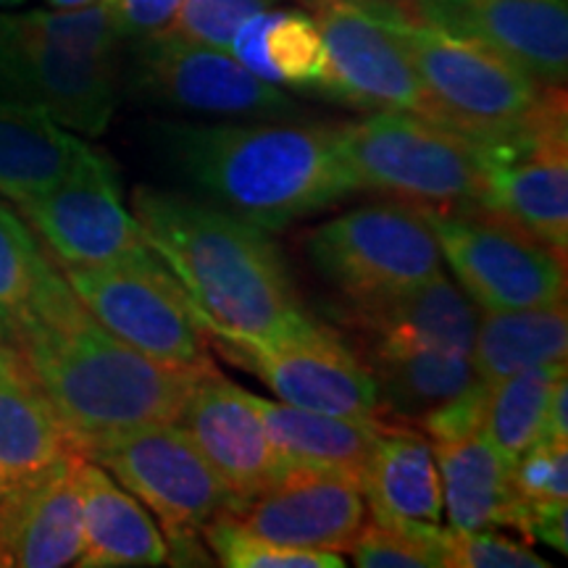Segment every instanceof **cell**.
<instances>
[{"mask_svg":"<svg viewBox=\"0 0 568 568\" xmlns=\"http://www.w3.org/2000/svg\"><path fill=\"white\" fill-rule=\"evenodd\" d=\"M11 345L24 355L82 456L140 426L176 422L205 374L163 366L111 335L74 295L59 264Z\"/></svg>","mask_w":568,"mask_h":568,"instance_id":"cell-1","label":"cell"},{"mask_svg":"<svg viewBox=\"0 0 568 568\" xmlns=\"http://www.w3.org/2000/svg\"><path fill=\"white\" fill-rule=\"evenodd\" d=\"M153 138L195 197L266 232L287 230L358 193L332 124L159 122Z\"/></svg>","mask_w":568,"mask_h":568,"instance_id":"cell-2","label":"cell"},{"mask_svg":"<svg viewBox=\"0 0 568 568\" xmlns=\"http://www.w3.org/2000/svg\"><path fill=\"white\" fill-rule=\"evenodd\" d=\"M132 216L205 335L276 339L308 318L284 255L261 226L195 195L155 187L134 190Z\"/></svg>","mask_w":568,"mask_h":568,"instance_id":"cell-3","label":"cell"},{"mask_svg":"<svg viewBox=\"0 0 568 568\" xmlns=\"http://www.w3.org/2000/svg\"><path fill=\"white\" fill-rule=\"evenodd\" d=\"M119 38L111 9L0 13L3 95L45 111L63 130L98 138L119 103Z\"/></svg>","mask_w":568,"mask_h":568,"instance_id":"cell-4","label":"cell"},{"mask_svg":"<svg viewBox=\"0 0 568 568\" xmlns=\"http://www.w3.org/2000/svg\"><path fill=\"white\" fill-rule=\"evenodd\" d=\"M385 17L439 124L493 138L527 122L537 109L545 84L477 34L445 24L414 3L385 0Z\"/></svg>","mask_w":568,"mask_h":568,"instance_id":"cell-5","label":"cell"},{"mask_svg":"<svg viewBox=\"0 0 568 568\" xmlns=\"http://www.w3.org/2000/svg\"><path fill=\"white\" fill-rule=\"evenodd\" d=\"M337 148L358 190L424 211L481 209L477 138L406 111L337 124Z\"/></svg>","mask_w":568,"mask_h":568,"instance_id":"cell-6","label":"cell"},{"mask_svg":"<svg viewBox=\"0 0 568 568\" xmlns=\"http://www.w3.org/2000/svg\"><path fill=\"white\" fill-rule=\"evenodd\" d=\"M88 458L159 516L169 564L211 566L203 527L237 514V503L180 422L140 426L98 445Z\"/></svg>","mask_w":568,"mask_h":568,"instance_id":"cell-7","label":"cell"},{"mask_svg":"<svg viewBox=\"0 0 568 568\" xmlns=\"http://www.w3.org/2000/svg\"><path fill=\"white\" fill-rule=\"evenodd\" d=\"M481 209L518 226L566 261L568 111L564 84H545L537 109L514 130L477 138Z\"/></svg>","mask_w":568,"mask_h":568,"instance_id":"cell-8","label":"cell"},{"mask_svg":"<svg viewBox=\"0 0 568 568\" xmlns=\"http://www.w3.org/2000/svg\"><path fill=\"white\" fill-rule=\"evenodd\" d=\"M305 251L343 303L385 301L443 272V251L424 211L403 201L339 213L308 234Z\"/></svg>","mask_w":568,"mask_h":568,"instance_id":"cell-9","label":"cell"},{"mask_svg":"<svg viewBox=\"0 0 568 568\" xmlns=\"http://www.w3.org/2000/svg\"><path fill=\"white\" fill-rule=\"evenodd\" d=\"M61 272L84 308L134 351L172 368H216L193 303L159 255L109 266H63Z\"/></svg>","mask_w":568,"mask_h":568,"instance_id":"cell-10","label":"cell"},{"mask_svg":"<svg viewBox=\"0 0 568 568\" xmlns=\"http://www.w3.org/2000/svg\"><path fill=\"white\" fill-rule=\"evenodd\" d=\"M232 364L258 376L287 406L314 414L385 422L374 376L364 358L351 351L329 326L305 318L297 329L276 339L211 332Z\"/></svg>","mask_w":568,"mask_h":568,"instance_id":"cell-11","label":"cell"},{"mask_svg":"<svg viewBox=\"0 0 568 568\" xmlns=\"http://www.w3.org/2000/svg\"><path fill=\"white\" fill-rule=\"evenodd\" d=\"M424 211V209H422ZM443 261L479 311L566 301V261L485 209L424 211Z\"/></svg>","mask_w":568,"mask_h":568,"instance_id":"cell-12","label":"cell"},{"mask_svg":"<svg viewBox=\"0 0 568 568\" xmlns=\"http://www.w3.org/2000/svg\"><path fill=\"white\" fill-rule=\"evenodd\" d=\"M130 88L163 109L216 119H295L301 113L280 84L251 74L226 51L163 30L132 40Z\"/></svg>","mask_w":568,"mask_h":568,"instance_id":"cell-13","label":"cell"},{"mask_svg":"<svg viewBox=\"0 0 568 568\" xmlns=\"http://www.w3.org/2000/svg\"><path fill=\"white\" fill-rule=\"evenodd\" d=\"M59 266H109L155 255L138 219L126 211L116 166L109 155L84 148L51 190L19 203Z\"/></svg>","mask_w":568,"mask_h":568,"instance_id":"cell-14","label":"cell"},{"mask_svg":"<svg viewBox=\"0 0 568 568\" xmlns=\"http://www.w3.org/2000/svg\"><path fill=\"white\" fill-rule=\"evenodd\" d=\"M308 6L329 59L322 95L355 109L406 111L437 122L435 105L389 30L385 0H308Z\"/></svg>","mask_w":568,"mask_h":568,"instance_id":"cell-15","label":"cell"},{"mask_svg":"<svg viewBox=\"0 0 568 568\" xmlns=\"http://www.w3.org/2000/svg\"><path fill=\"white\" fill-rule=\"evenodd\" d=\"M234 518L284 548L347 552L366 524V497L358 481L343 474L282 466L272 485Z\"/></svg>","mask_w":568,"mask_h":568,"instance_id":"cell-16","label":"cell"},{"mask_svg":"<svg viewBox=\"0 0 568 568\" xmlns=\"http://www.w3.org/2000/svg\"><path fill=\"white\" fill-rule=\"evenodd\" d=\"M176 422L230 489L237 514L280 474V456L253 406L251 393L216 368L197 376Z\"/></svg>","mask_w":568,"mask_h":568,"instance_id":"cell-17","label":"cell"},{"mask_svg":"<svg viewBox=\"0 0 568 568\" xmlns=\"http://www.w3.org/2000/svg\"><path fill=\"white\" fill-rule=\"evenodd\" d=\"M339 322L358 332L361 351H447L471 355L479 308L445 272L408 293L374 303H343Z\"/></svg>","mask_w":568,"mask_h":568,"instance_id":"cell-18","label":"cell"},{"mask_svg":"<svg viewBox=\"0 0 568 568\" xmlns=\"http://www.w3.org/2000/svg\"><path fill=\"white\" fill-rule=\"evenodd\" d=\"M414 6L445 24L477 34L539 84L566 82V0H414Z\"/></svg>","mask_w":568,"mask_h":568,"instance_id":"cell-19","label":"cell"},{"mask_svg":"<svg viewBox=\"0 0 568 568\" xmlns=\"http://www.w3.org/2000/svg\"><path fill=\"white\" fill-rule=\"evenodd\" d=\"M71 453L32 485L0 503V568H61L84 545L82 497Z\"/></svg>","mask_w":568,"mask_h":568,"instance_id":"cell-20","label":"cell"},{"mask_svg":"<svg viewBox=\"0 0 568 568\" xmlns=\"http://www.w3.org/2000/svg\"><path fill=\"white\" fill-rule=\"evenodd\" d=\"M74 450L24 355L0 339V503L32 485Z\"/></svg>","mask_w":568,"mask_h":568,"instance_id":"cell-21","label":"cell"},{"mask_svg":"<svg viewBox=\"0 0 568 568\" xmlns=\"http://www.w3.org/2000/svg\"><path fill=\"white\" fill-rule=\"evenodd\" d=\"M74 474L84 518V545L74 566L130 568L169 564L163 531L130 489L82 453L74 460Z\"/></svg>","mask_w":568,"mask_h":568,"instance_id":"cell-22","label":"cell"},{"mask_svg":"<svg viewBox=\"0 0 568 568\" xmlns=\"http://www.w3.org/2000/svg\"><path fill=\"white\" fill-rule=\"evenodd\" d=\"M361 493L376 524H437L443 485L432 443L406 424H387L361 474Z\"/></svg>","mask_w":568,"mask_h":568,"instance_id":"cell-23","label":"cell"},{"mask_svg":"<svg viewBox=\"0 0 568 568\" xmlns=\"http://www.w3.org/2000/svg\"><path fill=\"white\" fill-rule=\"evenodd\" d=\"M266 435L272 439L282 466H311L343 474L361 485V474L372 458L376 439L389 422H358V418L326 416L301 410L287 403L251 395Z\"/></svg>","mask_w":568,"mask_h":568,"instance_id":"cell-24","label":"cell"},{"mask_svg":"<svg viewBox=\"0 0 568 568\" xmlns=\"http://www.w3.org/2000/svg\"><path fill=\"white\" fill-rule=\"evenodd\" d=\"M374 376L382 414L389 424L414 426L479 379L471 355L406 347L358 353Z\"/></svg>","mask_w":568,"mask_h":568,"instance_id":"cell-25","label":"cell"},{"mask_svg":"<svg viewBox=\"0 0 568 568\" xmlns=\"http://www.w3.org/2000/svg\"><path fill=\"white\" fill-rule=\"evenodd\" d=\"M437 460L443 506L453 529L510 527L518 495L510 487V471L479 432L432 443Z\"/></svg>","mask_w":568,"mask_h":568,"instance_id":"cell-26","label":"cell"},{"mask_svg":"<svg viewBox=\"0 0 568 568\" xmlns=\"http://www.w3.org/2000/svg\"><path fill=\"white\" fill-rule=\"evenodd\" d=\"M84 148L45 111L0 95V197L32 201L51 190Z\"/></svg>","mask_w":568,"mask_h":568,"instance_id":"cell-27","label":"cell"},{"mask_svg":"<svg viewBox=\"0 0 568 568\" xmlns=\"http://www.w3.org/2000/svg\"><path fill=\"white\" fill-rule=\"evenodd\" d=\"M568 355L566 301L516 311H481L471 364L479 382H495L535 366L560 364Z\"/></svg>","mask_w":568,"mask_h":568,"instance_id":"cell-28","label":"cell"},{"mask_svg":"<svg viewBox=\"0 0 568 568\" xmlns=\"http://www.w3.org/2000/svg\"><path fill=\"white\" fill-rule=\"evenodd\" d=\"M566 374V361H560L527 368L489 385L481 435L489 439L508 471L531 445L542 439L550 395Z\"/></svg>","mask_w":568,"mask_h":568,"instance_id":"cell-29","label":"cell"},{"mask_svg":"<svg viewBox=\"0 0 568 568\" xmlns=\"http://www.w3.org/2000/svg\"><path fill=\"white\" fill-rule=\"evenodd\" d=\"M53 268L30 224L0 203V339L13 343Z\"/></svg>","mask_w":568,"mask_h":568,"instance_id":"cell-30","label":"cell"},{"mask_svg":"<svg viewBox=\"0 0 568 568\" xmlns=\"http://www.w3.org/2000/svg\"><path fill=\"white\" fill-rule=\"evenodd\" d=\"M264 61L272 84L322 92L329 59L314 17L305 11L268 9L264 13Z\"/></svg>","mask_w":568,"mask_h":568,"instance_id":"cell-31","label":"cell"},{"mask_svg":"<svg viewBox=\"0 0 568 568\" xmlns=\"http://www.w3.org/2000/svg\"><path fill=\"white\" fill-rule=\"evenodd\" d=\"M213 558L230 568H343V552L284 548L253 535L234 516H219L203 527Z\"/></svg>","mask_w":568,"mask_h":568,"instance_id":"cell-32","label":"cell"},{"mask_svg":"<svg viewBox=\"0 0 568 568\" xmlns=\"http://www.w3.org/2000/svg\"><path fill=\"white\" fill-rule=\"evenodd\" d=\"M347 552L361 568H445L437 524H364Z\"/></svg>","mask_w":568,"mask_h":568,"instance_id":"cell-33","label":"cell"},{"mask_svg":"<svg viewBox=\"0 0 568 568\" xmlns=\"http://www.w3.org/2000/svg\"><path fill=\"white\" fill-rule=\"evenodd\" d=\"M274 6L276 0H182L166 30L190 42L230 53L234 32L243 27V21Z\"/></svg>","mask_w":568,"mask_h":568,"instance_id":"cell-34","label":"cell"},{"mask_svg":"<svg viewBox=\"0 0 568 568\" xmlns=\"http://www.w3.org/2000/svg\"><path fill=\"white\" fill-rule=\"evenodd\" d=\"M445 568H545L550 566L524 542L495 529H443Z\"/></svg>","mask_w":568,"mask_h":568,"instance_id":"cell-35","label":"cell"},{"mask_svg":"<svg viewBox=\"0 0 568 568\" xmlns=\"http://www.w3.org/2000/svg\"><path fill=\"white\" fill-rule=\"evenodd\" d=\"M510 487L521 500H568V447L539 439L510 466Z\"/></svg>","mask_w":568,"mask_h":568,"instance_id":"cell-36","label":"cell"},{"mask_svg":"<svg viewBox=\"0 0 568 568\" xmlns=\"http://www.w3.org/2000/svg\"><path fill=\"white\" fill-rule=\"evenodd\" d=\"M510 529H518L527 539L550 545L560 556L568 552V508L566 500H521L518 497Z\"/></svg>","mask_w":568,"mask_h":568,"instance_id":"cell-37","label":"cell"},{"mask_svg":"<svg viewBox=\"0 0 568 568\" xmlns=\"http://www.w3.org/2000/svg\"><path fill=\"white\" fill-rule=\"evenodd\" d=\"M122 40L151 38L163 32L180 11L182 0H103Z\"/></svg>","mask_w":568,"mask_h":568,"instance_id":"cell-38","label":"cell"},{"mask_svg":"<svg viewBox=\"0 0 568 568\" xmlns=\"http://www.w3.org/2000/svg\"><path fill=\"white\" fill-rule=\"evenodd\" d=\"M542 439H550V443H568V385L566 376L558 382L556 389H552L548 414H545V432Z\"/></svg>","mask_w":568,"mask_h":568,"instance_id":"cell-39","label":"cell"},{"mask_svg":"<svg viewBox=\"0 0 568 568\" xmlns=\"http://www.w3.org/2000/svg\"><path fill=\"white\" fill-rule=\"evenodd\" d=\"M92 3H101V0H48L51 9H84Z\"/></svg>","mask_w":568,"mask_h":568,"instance_id":"cell-40","label":"cell"},{"mask_svg":"<svg viewBox=\"0 0 568 568\" xmlns=\"http://www.w3.org/2000/svg\"><path fill=\"white\" fill-rule=\"evenodd\" d=\"M24 0H0V9H11V6H21Z\"/></svg>","mask_w":568,"mask_h":568,"instance_id":"cell-41","label":"cell"},{"mask_svg":"<svg viewBox=\"0 0 568 568\" xmlns=\"http://www.w3.org/2000/svg\"><path fill=\"white\" fill-rule=\"evenodd\" d=\"M0 95H3V61H0Z\"/></svg>","mask_w":568,"mask_h":568,"instance_id":"cell-42","label":"cell"}]
</instances>
